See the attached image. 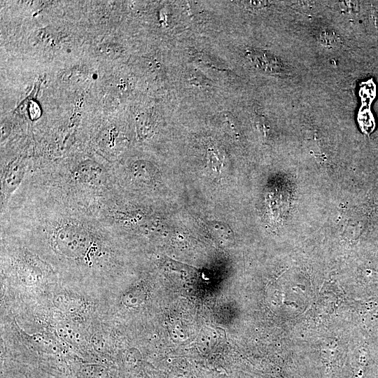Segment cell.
Returning a JSON list of instances; mask_svg holds the SVG:
<instances>
[{
    "mask_svg": "<svg viewBox=\"0 0 378 378\" xmlns=\"http://www.w3.org/2000/svg\"><path fill=\"white\" fill-rule=\"evenodd\" d=\"M32 171L43 182L90 210L118 187L112 164L102 157L45 162Z\"/></svg>",
    "mask_w": 378,
    "mask_h": 378,
    "instance_id": "1",
    "label": "cell"
},
{
    "mask_svg": "<svg viewBox=\"0 0 378 378\" xmlns=\"http://www.w3.org/2000/svg\"><path fill=\"white\" fill-rule=\"evenodd\" d=\"M34 164L21 158H13L1 162V211H4L14 193L20 188Z\"/></svg>",
    "mask_w": 378,
    "mask_h": 378,
    "instance_id": "2",
    "label": "cell"
},
{
    "mask_svg": "<svg viewBox=\"0 0 378 378\" xmlns=\"http://www.w3.org/2000/svg\"><path fill=\"white\" fill-rule=\"evenodd\" d=\"M320 36L321 41H323L326 45L332 46H337L340 43L336 35L330 31H324L321 34Z\"/></svg>",
    "mask_w": 378,
    "mask_h": 378,
    "instance_id": "3",
    "label": "cell"
},
{
    "mask_svg": "<svg viewBox=\"0 0 378 378\" xmlns=\"http://www.w3.org/2000/svg\"><path fill=\"white\" fill-rule=\"evenodd\" d=\"M268 1H243L242 4L245 5L246 7L250 8H262L266 7L269 5Z\"/></svg>",
    "mask_w": 378,
    "mask_h": 378,
    "instance_id": "4",
    "label": "cell"
}]
</instances>
